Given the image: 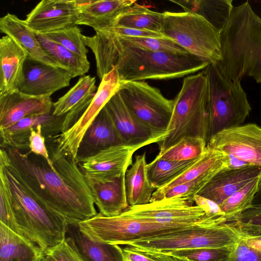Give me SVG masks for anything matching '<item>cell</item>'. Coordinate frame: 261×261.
<instances>
[{
    "label": "cell",
    "instance_id": "cell-1",
    "mask_svg": "<svg viewBox=\"0 0 261 261\" xmlns=\"http://www.w3.org/2000/svg\"><path fill=\"white\" fill-rule=\"evenodd\" d=\"M30 151L1 147L0 165L9 170L39 201L64 217L68 223L79 222L97 213L85 176L72 157L51 159Z\"/></svg>",
    "mask_w": 261,
    "mask_h": 261
},
{
    "label": "cell",
    "instance_id": "cell-2",
    "mask_svg": "<svg viewBox=\"0 0 261 261\" xmlns=\"http://www.w3.org/2000/svg\"><path fill=\"white\" fill-rule=\"evenodd\" d=\"M85 45L93 51L100 80L114 68L121 81L166 80L187 76L204 70L210 63L191 54L152 51L122 44L118 38L96 32L83 35Z\"/></svg>",
    "mask_w": 261,
    "mask_h": 261
},
{
    "label": "cell",
    "instance_id": "cell-3",
    "mask_svg": "<svg viewBox=\"0 0 261 261\" xmlns=\"http://www.w3.org/2000/svg\"><path fill=\"white\" fill-rule=\"evenodd\" d=\"M220 35L222 60L213 64L235 82L248 76L260 83L261 18L248 2L233 7Z\"/></svg>",
    "mask_w": 261,
    "mask_h": 261
},
{
    "label": "cell",
    "instance_id": "cell-4",
    "mask_svg": "<svg viewBox=\"0 0 261 261\" xmlns=\"http://www.w3.org/2000/svg\"><path fill=\"white\" fill-rule=\"evenodd\" d=\"M167 135L159 143V153L185 137L210 140L208 84L203 71L186 76L181 88L173 99L171 119Z\"/></svg>",
    "mask_w": 261,
    "mask_h": 261
},
{
    "label": "cell",
    "instance_id": "cell-5",
    "mask_svg": "<svg viewBox=\"0 0 261 261\" xmlns=\"http://www.w3.org/2000/svg\"><path fill=\"white\" fill-rule=\"evenodd\" d=\"M0 168L8 179L14 218L22 237L43 251L63 242L68 228L66 219L39 201L4 166L0 165Z\"/></svg>",
    "mask_w": 261,
    "mask_h": 261
},
{
    "label": "cell",
    "instance_id": "cell-6",
    "mask_svg": "<svg viewBox=\"0 0 261 261\" xmlns=\"http://www.w3.org/2000/svg\"><path fill=\"white\" fill-rule=\"evenodd\" d=\"M161 34L210 64L222 60L220 32L192 12L164 11Z\"/></svg>",
    "mask_w": 261,
    "mask_h": 261
},
{
    "label": "cell",
    "instance_id": "cell-7",
    "mask_svg": "<svg viewBox=\"0 0 261 261\" xmlns=\"http://www.w3.org/2000/svg\"><path fill=\"white\" fill-rule=\"evenodd\" d=\"M203 71L208 84L210 139L221 130L242 125L251 108L241 82L224 77L213 64Z\"/></svg>",
    "mask_w": 261,
    "mask_h": 261
},
{
    "label": "cell",
    "instance_id": "cell-8",
    "mask_svg": "<svg viewBox=\"0 0 261 261\" xmlns=\"http://www.w3.org/2000/svg\"><path fill=\"white\" fill-rule=\"evenodd\" d=\"M78 225L92 240L115 245L154 238L184 228L127 215L123 212L113 217L97 213L78 222Z\"/></svg>",
    "mask_w": 261,
    "mask_h": 261
},
{
    "label": "cell",
    "instance_id": "cell-9",
    "mask_svg": "<svg viewBox=\"0 0 261 261\" xmlns=\"http://www.w3.org/2000/svg\"><path fill=\"white\" fill-rule=\"evenodd\" d=\"M241 237L240 231L232 224L211 227L198 224L154 238L125 243L123 245L154 252L219 248L235 245Z\"/></svg>",
    "mask_w": 261,
    "mask_h": 261
},
{
    "label": "cell",
    "instance_id": "cell-10",
    "mask_svg": "<svg viewBox=\"0 0 261 261\" xmlns=\"http://www.w3.org/2000/svg\"><path fill=\"white\" fill-rule=\"evenodd\" d=\"M132 114L152 131L165 134L172 115L173 100L143 81H121L118 91Z\"/></svg>",
    "mask_w": 261,
    "mask_h": 261
},
{
    "label": "cell",
    "instance_id": "cell-11",
    "mask_svg": "<svg viewBox=\"0 0 261 261\" xmlns=\"http://www.w3.org/2000/svg\"><path fill=\"white\" fill-rule=\"evenodd\" d=\"M121 83L118 72L115 68L103 76L89 105L77 120L65 132L53 136L56 146L50 153L51 159L65 155L72 157L76 160L80 144L86 132L118 91Z\"/></svg>",
    "mask_w": 261,
    "mask_h": 261
},
{
    "label": "cell",
    "instance_id": "cell-12",
    "mask_svg": "<svg viewBox=\"0 0 261 261\" xmlns=\"http://www.w3.org/2000/svg\"><path fill=\"white\" fill-rule=\"evenodd\" d=\"M194 203V198L176 196L146 204L128 206L123 213L182 228L198 224L211 227L218 226L208 219L204 211Z\"/></svg>",
    "mask_w": 261,
    "mask_h": 261
},
{
    "label": "cell",
    "instance_id": "cell-13",
    "mask_svg": "<svg viewBox=\"0 0 261 261\" xmlns=\"http://www.w3.org/2000/svg\"><path fill=\"white\" fill-rule=\"evenodd\" d=\"M249 165L261 167V127L255 123L221 130L206 145Z\"/></svg>",
    "mask_w": 261,
    "mask_h": 261
},
{
    "label": "cell",
    "instance_id": "cell-14",
    "mask_svg": "<svg viewBox=\"0 0 261 261\" xmlns=\"http://www.w3.org/2000/svg\"><path fill=\"white\" fill-rule=\"evenodd\" d=\"M79 12L75 0H43L24 20L35 34L44 35L76 25Z\"/></svg>",
    "mask_w": 261,
    "mask_h": 261
},
{
    "label": "cell",
    "instance_id": "cell-15",
    "mask_svg": "<svg viewBox=\"0 0 261 261\" xmlns=\"http://www.w3.org/2000/svg\"><path fill=\"white\" fill-rule=\"evenodd\" d=\"M139 148L120 144L100 150L77 161L85 177L102 179L126 173L133 163L134 153Z\"/></svg>",
    "mask_w": 261,
    "mask_h": 261
},
{
    "label": "cell",
    "instance_id": "cell-16",
    "mask_svg": "<svg viewBox=\"0 0 261 261\" xmlns=\"http://www.w3.org/2000/svg\"><path fill=\"white\" fill-rule=\"evenodd\" d=\"M124 145L139 149L158 144L167 134L156 133L141 123L129 111L117 91L106 105Z\"/></svg>",
    "mask_w": 261,
    "mask_h": 261
},
{
    "label": "cell",
    "instance_id": "cell-17",
    "mask_svg": "<svg viewBox=\"0 0 261 261\" xmlns=\"http://www.w3.org/2000/svg\"><path fill=\"white\" fill-rule=\"evenodd\" d=\"M72 75L66 70L27 58L23 78L18 90L34 96L50 95L70 85Z\"/></svg>",
    "mask_w": 261,
    "mask_h": 261
},
{
    "label": "cell",
    "instance_id": "cell-18",
    "mask_svg": "<svg viewBox=\"0 0 261 261\" xmlns=\"http://www.w3.org/2000/svg\"><path fill=\"white\" fill-rule=\"evenodd\" d=\"M53 108L50 95H31L17 89L0 96V130L9 128L26 117L51 113Z\"/></svg>",
    "mask_w": 261,
    "mask_h": 261
},
{
    "label": "cell",
    "instance_id": "cell-19",
    "mask_svg": "<svg viewBox=\"0 0 261 261\" xmlns=\"http://www.w3.org/2000/svg\"><path fill=\"white\" fill-rule=\"evenodd\" d=\"M261 175V167L248 165L225 168L219 171L197 194L220 205L231 195Z\"/></svg>",
    "mask_w": 261,
    "mask_h": 261
},
{
    "label": "cell",
    "instance_id": "cell-20",
    "mask_svg": "<svg viewBox=\"0 0 261 261\" xmlns=\"http://www.w3.org/2000/svg\"><path fill=\"white\" fill-rule=\"evenodd\" d=\"M95 77L83 76L65 94L53 103V114L57 117L65 115L61 133L71 127L77 120L80 113L88 107L95 94Z\"/></svg>",
    "mask_w": 261,
    "mask_h": 261
},
{
    "label": "cell",
    "instance_id": "cell-21",
    "mask_svg": "<svg viewBox=\"0 0 261 261\" xmlns=\"http://www.w3.org/2000/svg\"><path fill=\"white\" fill-rule=\"evenodd\" d=\"M125 173L119 176L96 179L86 177L94 204L107 217L119 215L129 206L125 186Z\"/></svg>",
    "mask_w": 261,
    "mask_h": 261
},
{
    "label": "cell",
    "instance_id": "cell-22",
    "mask_svg": "<svg viewBox=\"0 0 261 261\" xmlns=\"http://www.w3.org/2000/svg\"><path fill=\"white\" fill-rule=\"evenodd\" d=\"M27 51L6 35L0 40V96L18 89L23 78Z\"/></svg>",
    "mask_w": 261,
    "mask_h": 261
},
{
    "label": "cell",
    "instance_id": "cell-23",
    "mask_svg": "<svg viewBox=\"0 0 261 261\" xmlns=\"http://www.w3.org/2000/svg\"><path fill=\"white\" fill-rule=\"evenodd\" d=\"M120 144H124L105 106L86 132L76 161L103 149Z\"/></svg>",
    "mask_w": 261,
    "mask_h": 261
},
{
    "label": "cell",
    "instance_id": "cell-24",
    "mask_svg": "<svg viewBox=\"0 0 261 261\" xmlns=\"http://www.w3.org/2000/svg\"><path fill=\"white\" fill-rule=\"evenodd\" d=\"M80 12L76 25H85L99 31L112 27L126 7L136 2L134 0H75Z\"/></svg>",
    "mask_w": 261,
    "mask_h": 261
},
{
    "label": "cell",
    "instance_id": "cell-25",
    "mask_svg": "<svg viewBox=\"0 0 261 261\" xmlns=\"http://www.w3.org/2000/svg\"><path fill=\"white\" fill-rule=\"evenodd\" d=\"M0 30L21 46L27 51L28 58L63 69L44 51L36 34L27 25L24 20L8 13L0 18Z\"/></svg>",
    "mask_w": 261,
    "mask_h": 261
},
{
    "label": "cell",
    "instance_id": "cell-26",
    "mask_svg": "<svg viewBox=\"0 0 261 261\" xmlns=\"http://www.w3.org/2000/svg\"><path fill=\"white\" fill-rule=\"evenodd\" d=\"M53 112V111H52ZM33 115L19 120L9 128L0 130L1 147H10L19 150L28 149L31 130L39 125L43 126V132L51 133L55 126L61 128L65 116L57 117L53 112Z\"/></svg>",
    "mask_w": 261,
    "mask_h": 261
},
{
    "label": "cell",
    "instance_id": "cell-27",
    "mask_svg": "<svg viewBox=\"0 0 261 261\" xmlns=\"http://www.w3.org/2000/svg\"><path fill=\"white\" fill-rule=\"evenodd\" d=\"M68 238L84 261H125L118 245L92 240L79 226L78 222L68 223Z\"/></svg>",
    "mask_w": 261,
    "mask_h": 261
},
{
    "label": "cell",
    "instance_id": "cell-28",
    "mask_svg": "<svg viewBox=\"0 0 261 261\" xmlns=\"http://www.w3.org/2000/svg\"><path fill=\"white\" fill-rule=\"evenodd\" d=\"M229 163L228 155L206 146L204 152L193 165L176 178L155 190L150 202L159 200L164 194L175 186L193 180L210 171L228 167Z\"/></svg>",
    "mask_w": 261,
    "mask_h": 261
},
{
    "label": "cell",
    "instance_id": "cell-29",
    "mask_svg": "<svg viewBox=\"0 0 261 261\" xmlns=\"http://www.w3.org/2000/svg\"><path fill=\"white\" fill-rule=\"evenodd\" d=\"M146 152L135 156L134 162L125 175V186L129 206L150 202L155 191L149 181L147 169Z\"/></svg>",
    "mask_w": 261,
    "mask_h": 261
},
{
    "label": "cell",
    "instance_id": "cell-30",
    "mask_svg": "<svg viewBox=\"0 0 261 261\" xmlns=\"http://www.w3.org/2000/svg\"><path fill=\"white\" fill-rule=\"evenodd\" d=\"M43 250L0 222V261H38Z\"/></svg>",
    "mask_w": 261,
    "mask_h": 261
},
{
    "label": "cell",
    "instance_id": "cell-31",
    "mask_svg": "<svg viewBox=\"0 0 261 261\" xmlns=\"http://www.w3.org/2000/svg\"><path fill=\"white\" fill-rule=\"evenodd\" d=\"M185 12L197 14L220 33L226 26L233 8L232 0H194L171 1Z\"/></svg>",
    "mask_w": 261,
    "mask_h": 261
},
{
    "label": "cell",
    "instance_id": "cell-32",
    "mask_svg": "<svg viewBox=\"0 0 261 261\" xmlns=\"http://www.w3.org/2000/svg\"><path fill=\"white\" fill-rule=\"evenodd\" d=\"M163 18V12L151 10L136 2L122 11L112 27H123L161 33Z\"/></svg>",
    "mask_w": 261,
    "mask_h": 261
},
{
    "label": "cell",
    "instance_id": "cell-33",
    "mask_svg": "<svg viewBox=\"0 0 261 261\" xmlns=\"http://www.w3.org/2000/svg\"><path fill=\"white\" fill-rule=\"evenodd\" d=\"M44 51L63 69L68 71L72 76H82L88 72L90 68L88 61L82 59L62 45L49 39L42 34H36Z\"/></svg>",
    "mask_w": 261,
    "mask_h": 261
},
{
    "label": "cell",
    "instance_id": "cell-34",
    "mask_svg": "<svg viewBox=\"0 0 261 261\" xmlns=\"http://www.w3.org/2000/svg\"><path fill=\"white\" fill-rule=\"evenodd\" d=\"M200 157L189 161H175L164 160L157 155L147 165L152 187L155 190L162 188L185 172Z\"/></svg>",
    "mask_w": 261,
    "mask_h": 261
},
{
    "label": "cell",
    "instance_id": "cell-35",
    "mask_svg": "<svg viewBox=\"0 0 261 261\" xmlns=\"http://www.w3.org/2000/svg\"><path fill=\"white\" fill-rule=\"evenodd\" d=\"M261 186V175L224 200L219 206L230 224L238 221L251 205Z\"/></svg>",
    "mask_w": 261,
    "mask_h": 261
},
{
    "label": "cell",
    "instance_id": "cell-36",
    "mask_svg": "<svg viewBox=\"0 0 261 261\" xmlns=\"http://www.w3.org/2000/svg\"><path fill=\"white\" fill-rule=\"evenodd\" d=\"M207 143L202 138L185 137L158 156L166 160L185 161L200 157L205 151Z\"/></svg>",
    "mask_w": 261,
    "mask_h": 261
},
{
    "label": "cell",
    "instance_id": "cell-37",
    "mask_svg": "<svg viewBox=\"0 0 261 261\" xmlns=\"http://www.w3.org/2000/svg\"><path fill=\"white\" fill-rule=\"evenodd\" d=\"M236 244L219 248H198L158 252L189 261H227Z\"/></svg>",
    "mask_w": 261,
    "mask_h": 261
},
{
    "label": "cell",
    "instance_id": "cell-38",
    "mask_svg": "<svg viewBox=\"0 0 261 261\" xmlns=\"http://www.w3.org/2000/svg\"><path fill=\"white\" fill-rule=\"evenodd\" d=\"M116 37L122 44L139 49L173 54H190L175 42L168 38Z\"/></svg>",
    "mask_w": 261,
    "mask_h": 261
},
{
    "label": "cell",
    "instance_id": "cell-39",
    "mask_svg": "<svg viewBox=\"0 0 261 261\" xmlns=\"http://www.w3.org/2000/svg\"><path fill=\"white\" fill-rule=\"evenodd\" d=\"M49 39L62 45L82 59L88 61V52L82 38L83 34L77 25L68 27L44 34Z\"/></svg>",
    "mask_w": 261,
    "mask_h": 261
},
{
    "label": "cell",
    "instance_id": "cell-40",
    "mask_svg": "<svg viewBox=\"0 0 261 261\" xmlns=\"http://www.w3.org/2000/svg\"><path fill=\"white\" fill-rule=\"evenodd\" d=\"M0 222L21 236L16 223L11 202V193L4 170L0 168Z\"/></svg>",
    "mask_w": 261,
    "mask_h": 261
},
{
    "label": "cell",
    "instance_id": "cell-41",
    "mask_svg": "<svg viewBox=\"0 0 261 261\" xmlns=\"http://www.w3.org/2000/svg\"><path fill=\"white\" fill-rule=\"evenodd\" d=\"M220 171H210L193 180L175 186L164 194L159 200L176 196L194 198V196Z\"/></svg>",
    "mask_w": 261,
    "mask_h": 261
},
{
    "label": "cell",
    "instance_id": "cell-42",
    "mask_svg": "<svg viewBox=\"0 0 261 261\" xmlns=\"http://www.w3.org/2000/svg\"><path fill=\"white\" fill-rule=\"evenodd\" d=\"M195 205L200 207L205 212V216L217 225L230 224L220 206L213 201L199 195L194 197Z\"/></svg>",
    "mask_w": 261,
    "mask_h": 261
},
{
    "label": "cell",
    "instance_id": "cell-43",
    "mask_svg": "<svg viewBox=\"0 0 261 261\" xmlns=\"http://www.w3.org/2000/svg\"><path fill=\"white\" fill-rule=\"evenodd\" d=\"M227 261H261V250L253 246L241 236Z\"/></svg>",
    "mask_w": 261,
    "mask_h": 261
},
{
    "label": "cell",
    "instance_id": "cell-44",
    "mask_svg": "<svg viewBox=\"0 0 261 261\" xmlns=\"http://www.w3.org/2000/svg\"><path fill=\"white\" fill-rule=\"evenodd\" d=\"M125 261H172L173 257L163 253L127 246L122 249Z\"/></svg>",
    "mask_w": 261,
    "mask_h": 261
},
{
    "label": "cell",
    "instance_id": "cell-45",
    "mask_svg": "<svg viewBox=\"0 0 261 261\" xmlns=\"http://www.w3.org/2000/svg\"><path fill=\"white\" fill-rule=\"evenodd\" d=\"M43 251L56 261H84L67 237L56 246Z\"/></svg>",
    "mask_w": 261,
    "mask_h": 261
},
{
    "label": "cell",
    "instance_id": "cell-46",
    "mask_svg": "<svg viewBox=\"0 0 261 261\" xmlns=\"http://www.w3.org/2000/svg\"><path fill=\"white\" fill-rule=\"evenodd\" d=\"M29 149L32 153L45 159L48 164L54 168V163L50 159L49 151L45 143V138L43 135V126L39 125L31 130L29 137Z\"/></svg>",
    "mask_w": 261,
    "mask_h": 261
},
{
    "label": "cell",
    "instance_id": "cell-47",
    "mask_svg": "<svg viewBox=\"0 0 261 261\" xmlns=\"http://www.w3.org/2000/svg\"><path fill=\"white\" fill-rule=\"evenodd\" d=\"M233 226L241 234L255 236L261 234V213L241 215Z\"/></svg>",
    "mask_w": 261,
    "mask_h": 261
},
{
    "label": "cell",
    "instance_id": "cell-48",
    "mask_svg": "<svg viewBox=\"0 0 261 261\" xmlns=\"http://www.w3.org/2000/svg\"><path fill=\"white\" fill-rule=\"evenodd\" d=\"M96 32H102L121 37H151L156 38H167L160 33L119 26H114L107 28L96 31Z\"/></svg>",
    "mask_w": 261,
    "mask_h": 261
},
{
    "label": "cell",
    "instance_id": "cell-49",
    "mask_svg": "<svg viewBox=\"0 0 261 261\" xmlns=\"http://www.w3.org/2000/svg\"><path fill=\"white\" fill-rule=\"evenodd\" d=\"M261 213V186L255 193L251 205L241 215H251Z\"/></svg>",
    "mask_w": 261,
    "mask_h": 261
},
{
    "label": "cell",
    "instance_id": "cell-50",
    "mask_svg": "<svg viewBox=\"0 0 261 261\" xmlns=\"http://www.w3.org/2000/svg\"><path fill=\"white\" fill-rule=\"evenodd\" d=\"M229 157L230 163L228 167L230 168H239L246 166L251 165L233 156H229Z\"/></svg>",
    "mask_w": 261,
    "mask_h": 261
},
{
    "label": "cell",
    "instance_id": "cell-51",
    "mask_svg": "<svg viewBox=\"0 0 261 261\" xmlns=\"http://www.w3.org/2000/svg\"><path fill=\"white\" fill-rule=\"evenodd\" d=\"M38 261H56L53 257L45 253L43 251Z\"/></svg>",
    "mask_w": 261,
    "mask_h": 261
},
{
    "label": "cell",
    "instance_id": "cell-52",
    "mask_svg": "<svg viewBox=\"0 0 261 261\" xmlns=\"http://www.w3.org/2000/svg\"><path fill=\"white\" fill-rule=\"evenodd\" d=\"M172 261H189V260L186 259H185V258L173 257Z\"/></svg>",
    "mask_w": 261,
    "mask_h": 261
}]
</instances>
